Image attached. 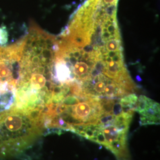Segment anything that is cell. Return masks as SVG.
<instances>
[{
  "label": "cell",
  "instance_id": "1",
  "mask_svg": "<svg viewBox=\"0 0 160 160\" xmlns=\"http://www.w3.org/2000/svg\"><path fill=\"white\" fill-rule=\"evenodd\" d=\"M44 130L38 120L14 105L0 112V157L23 154L33 146Z\"/></svg>",
  "mask_w": 160,
  "mask_h": 160
},
{
  "label": "cell",
  "instance_id": "2",
  "mask_svg": "<svg viewBox=\"0 0 160 160\" xmlns=\"http://www.w3.org/2000/svg\"><path fill=\"white\" fill-rule=\"evenodd\" d=\"M20 53V41L12 46H0V84H9L15 88Z\"/></svg>",
  "mask_w": 160,
  "mask_h": 160
},
{
  "label": "cell",
  "instance_id": "3",
  "mask_svg": "<svg viewBox=\"0 0 160 160\" xmlns=\"http://www.w3.org/2000/svg\"><path fill=\"white\" fill-rule=\"evenodd\" d=\"M135 111L140 114L141 125H157L160 122V104L144 96L138 99Z\"/></svg>",
  "mask_w": 160,
  "mask_h": 160
},
{
  "label": "cell",
  "instance_id": "4",
  "mask_svg": "<svg viewBox=\"0 0 160 160\" xmlns=\"http://www.w3.org/2000/svg\"><path fill=\"white\" fill-rule=\"evenodd\" d=\"M8 34L4 28H0V45H4L7 42Z\"/></svg>",
  "mask_w": 160,
  "mask_h": 160
}]
</instances>
